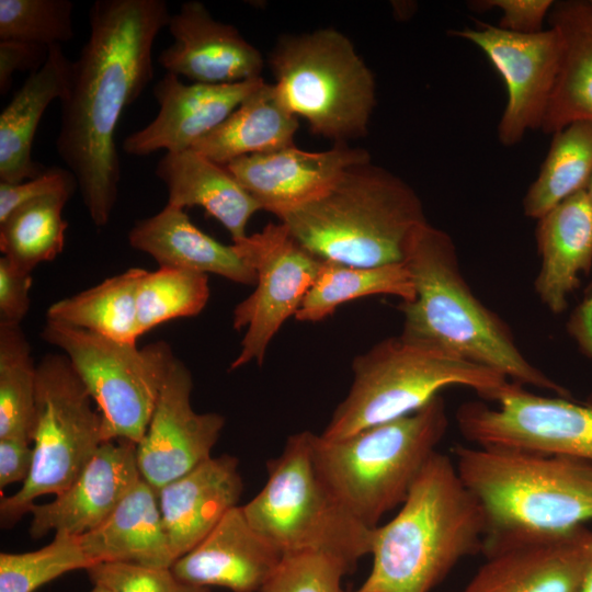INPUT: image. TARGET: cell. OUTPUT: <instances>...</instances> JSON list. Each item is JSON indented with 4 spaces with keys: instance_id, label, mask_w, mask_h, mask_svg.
Segmentation results:
<instances>
[{
    "instance_id": "3",
    "label": "cell",
    "mask_w": 592,
    "mask_h": 592,
    "mask_svg": "<svg viewBox=\"0 0 592 592\" xmlns=\"http://www.w3.org/2000/svg\"><path fill=\"white\" fill-rule=\"evenodd\" d=\"M403 262L415 297L399 305L403 315L401 338L493 369L510 382L568 396L525 358L506 323L474 295L460 273L447 232L429 223L420 226Z\"/></svg>"
},
{
    "instance_id": "9",
    "label": "cell",
    "mask_w": 592,
    "mask_h": 592,
    "mask_svg": "<svg viewBox=\"0 0 592 592\" xmlns=\"http://www.w3.org/2000/svg\"><path fill=\"white\" fill-rule=\"evenodd\" d=\"M276 90L312 134L334 144L364 137L376 104L371 69L352 42L327 27L285 35L270 55Z\"/></svg>"
},
{
    "instance_id": "38",
    "label": "cell",
    "mask_w": 592,
    "mask_h": 592,
    "mask_svg": "<svg viewBox=\"0 0 592 592\" xmlns=\"http://www.w3.org/2000/svg\"><path fill=\"white\" fill-rule=\"evenodd\" d=\"M350 569L327 555H286L260 592H342V578Z\"/></svg>"
},
{
    "instance_id": "32",
    "label": "cell",
    "mask_w": 592,
    "mask_h": 592,
    "mask_svg": "<svg viewBox=\"0 0 592 592\" xmlns=\"http://www.w3.org/2000/svg\"><path fill=\"white\" fill-rule=\"evenodd\" d=\"M553 136L539 173L523 200L525 216L537 220L583 191L592 174V122L571 123Z\"/></svg>"
},
{
    "instance_id": "19",
    "label": "cell",
    "mask_w": 592,
    "mask_h": 592,
    "mask_svg": "<svg viewBox=\"0 0 592 592\" xmlns=\"http://www.w3.org/2000/svg\"><path fill=\"white\" fill-rule=\"evenodd\" d=\"M136 444L104 441L76 480L47 503H34L30 535L81 536L101 525L140 479Z\"/></svg>"
},
{
    "instance_id": "8",
    "label": "cell",
    "mask_w": 592,
    "mask_h": 592,
    "mask_svg": "<svg viewBox=\"0 0 592 592\" xmlns=\"http://www.w3.org/2000/svg\"><path fill=\"white\" fill-rule=\"evenodd\" d=\"M311 432L288 436L278 457L267 463V479L241 506L250 525L283 556L314 553L350 570L371 554L373 530L334 497L311 455Z\"/></svg>"
},
{
    "instance_id": "15",
    "label": "cell",
    "mask_w": 592,
    "mask_h": 592,
    "mask_svg": "<svg viewBox=\"0 0 592 592\" xmlns=\"http://www.w3.org/2000/svg\"><path fill=\"white\" fill-rule=\"evenodd\" d=\"M453 34L477 45L504 81L508 99L498 125L500 143L514 146L526 132L540 129L560 68L558 31L551 26L521 34L479 24Z\"/></svg>"
},
{
    "instance_id": "34",
    "label": "cell",
    "mask_w": 592,
    "mask_h": 592,
    "mask_svg": "<svg viewBox=\"0 0 592 592\" xmlns=\"http://www.w3.org/2000/svg\"><path fill=\"white\" fill-rule=\"evenodd\" d=\"M37 364L21 326L0 323V439L32 443Z\"/></svg>"
},
{
    "instance_id": "17",
    "label": "cell",
    "mask_w": 592,
    "mask_h": 592,
    "mask_svg": "<svg viewBox=\"0 0 592 592\" xmlns=\"http://www.w3.org/2000/svg\"><path fill=\"white\" fill-rule=\"evenodd\" d=\"M368 161L367 150L338 143L323 151H306L294 145L243 156L226 168L261 209L280 218L323 195L348 168Z\"/></svg>"
},
{
    "instance_id": "20",
    "label": "cell",
    "mask_w": 592,
    "mask_h": 592,
    "mask_svg": "<svg viewBox=\"0 0 592 592\" xmlns=\"http://www.w3.org/2000/svg\"><path fill=\"white\" fill-rule=\"evenodd\" d=\"M167 27L174 42L158 56L167 72L207 84L261 77V53L234 25L215 20L202 2L182 3Z\"/></svg>"
},
{
    "instance_id": "45",
    "label": "cell",
    "mask_w": 592,
    "mask_h": 592,
    "mask_svg": "<svg viewBox=\"0 0 592 592\" xmlns=\"http://www.w3.org/2000/svg\"><path fill=\"white\" fill-rule=\"evenodd\" d=\"M569 329L585 353L592 356V296L578 308Z\"/></svg>"
},
{
    "instance_id": "21",
    "label": "cell",
    "mask_w": 592,
    "mask_h": 592,
    "mask_svg": "<svg viewBox=\"0 0 592 592\" xmlns=\"http://www.w3.org/2000/svg\"><path fill=\"white\" fill-rule=\"evenodd\" d=\"M283 557L250 525L241 506L237 505L198 545L178 558L171 570L181 581L193 585L260 592Z\"/></svg>"
},
{
    "instance_id": "48",
    "label": "cell",
    "mask_w": 592,
    "mask_h": 592,
    "mask_svg": "<svg viewBox=\"0 0 592 592\" xmlns=\"http://www.w3.org/2000/svg\"><path fill=\"white\" fill-rule=\"evenodd\" d=\"M90 592H107V591L100 585L93 584V588L91 589Z\"/></svg>"
},
{
    "instance_id": "31",
    "label": "cell",
    "mask_w": 592,
    "mask_h": 592,
    "mask_svg": "<svg viewBox=\"0 0 592 592\" xmlns=\"http://www.w3.org/2000/svg\"><path fill=\"white\" fill-rule=\"evenodd\" d=\"M375 295L396 296L401 301L414 299V284L405 262L363 267L322 261L294 317L303 322H317L346 301Z\"/></svg>"
},
{
    "instance_id": "46",
    "label": "cell",
    "mask_w": 592,
    "mask_h": 592,
    "mask_svg": "<svg viewBox=\"0 0 592 592\" xmlns=\"http://www.w3.org/2000/svg\"><path fill=\"white\" fill-rule=\"evenodd\" d=\"M579 592H592V568L588 572Z\"/></svg>"
},
{
    "instance_id": "1",
    "label": "cell",
    "mask_w": 592,
    "mask_h": 592,
    "mask_svg": "<svg viewBox=\"0 0 592 592\" xmlns=\"http://www.w3.org/2000/svg\"><path fill=\"white\" fill-rule=\"evenodd\" d=\"M170 18L164 0H96L90 8V34L60 101L56 150L96 227L109 223L118 195L115 129L153 78V43Z\"/></svg>"
},
{
    "instance_id": "22",
    "label": "cell",
    "mask_w": 592,
    "mask_h": 592,
    "mask_svg": "<svg viewBox=\"0 0 592 592\" xmlns=\"http://www.w3.org/2000/svg\"><path fill=\"white\" fill-rule=\"evenodd\" d=\"M243 491L238 459L210 457L157 490L162 523L175 560L198 545Z\"/></svg>"
},
{
    "instance_id": "37",
    "label": "cell",
    "mask_w": 592,
    "mask_h": 592,
    "mask_svg": "<svg viewBox=\"0 0 592 592\" xmlns=\"http://www.w3.org/2000/svg\"><path fill=\"white\" fill-rule=\"evenodd\" d=\"M70 0H0V41L43 46L73 37Z\"/></svg>"
},
{
    "instance_id": "18",
    "label": "cell",
    "mask_w": 592,
    "mask_h": 592,
    "mask_svg": "<svg viewBox=\"0 0 592 592\" xmlns=\"http://www.w3.org/2000/svg\"><path fill=\"white\" fill-rule=\"evenodd\" d=\"M263 78L235 83H183L167 72L153 86L159 105L157 116L123 140V150L133 156H148L158 150H189L202 137L219 126L252 92Z\"/></svg>"
},
{
    "instance_id": "43",
    "label": "cell",
    "mask_w": 592,
    "mask_h": 592,
    "mask_svg": "<svg viewBox=\"0 0 592 592\" xmlns=\"http://www.w3.org/2000/svg\"><path fill=\"white\" fill-rule=\"evenodd\" d=\"M49 47L18 42L0 41V94L11 88L15 71L39 69L47 59Z\"/></svg>"
},
{
    "instance_id": "41",
    "label": "cell",
    "mask_w": 592,
    "mask_h": 592,
    "mask_svg": "<svg viewBox=\"0 0 592 592\" xmlns=\"http://www.w3.org/2000/svg\"><path fill=\"white\" fill-rule=\"evenodd\" d=\"M32 283L31 272L0 258V323L21 326L31 306Z\"/></svg>"
},
{
    "instance_id": "30",
    "label": "cell",
    "mask_w": 592,
    "mask_h": 592,
    "mask_svg": "<svg viewBox=\"0 0 592 592\" xmlns=\"http://www.w3.org/2000/svg\"><path fill=\"white\" fill-rule=\"evenodd\" d=\"M145 269L130 267L52 304L46 320L137 344V289Z\"/></svg>"
},
{
    "instance_id": "36",
    "label": "cell",
    "mask_w": 592,
    "mask_h": 592,
    "mask_svg": "<svg viewBox=\"0 0 592 592\" xmlns=\"http://www.w3.org/2000/svg\"><path fill=\"white\" fill-rule=\"evenodd\" d=\"M91 566L78 536L55 533L37 550L0 554V592H34L67 572Z\"/></svg>"
},
{
    "instance_id": "39",
    "label": "cell",
    "mask_w": 592,
    "mask_h": 592,
    "mask_svg": "<svg viewBox=\"0 0 592 592\" xmlns=\"http://www.w3.org/2000/svg\"><path fill=\"white\" fill-rule=\"evenodd\" d=\"M87 571L92 583L107 592H210L209 588L181 581L171 568L101 562Z\"/></svg>"
},
{
    "instance_id": "14",
    "label": "cell",
    "mask_w": 592,
    "mask_h": 592,
    "mask_svg": "<svg viewBox=\"0 0 592 592\" xmlns=\"http://www.w3.org/2000/svg\"><path fill=\"white\" fill-rule=\"evenodd\" d=\"M481 551L463 592H579L592 568V530L489 531Z\"/></svg>"
},
{
    "instance_id": "33",
    "label": "cell",
    "mask_w": 592,
    "mask_h": 592,
    "mask_svg": "<svg viewBox=\"0 0 592 592\" xmlns=\"http://www.w3.org/2000/svg\"><path fill=\"white\" fill-rule=\"evenodd\" d=\"M71 193L30 201L0 221V250L16 266L33 270L53 261L64 249L68 223L62 209Z\"/></svg>"
},
{
    "instance_id": "23",
    "label": "cell",
    "mask_w": 592,
    "mask_h": 592,
    "mask_svg": "<svg viewBox=\"0 0 592 592\" xmlns=\"http://www.w3.org/2000/svg\"><path fill=\"white\" fill-rule=\"evenodd\" d=\"M127 239L159 267L216 274L251 286L257 283L255 271L236 246H226L202 231L182 208L167 204L159 213L137 220Z\"/></svg>"
},
{
    "instance_id": "13",
    "label": "cell",
    "mask_w": 592,
    "mask_h": 592,
    "mask_svg": "<svg viewBox=\"0 0 592 592\" xmlns=\"http://www.w3.org/2000/svg\"><path fill=\"white\" fill-rule=\"evenodd\" d=\"M497 407L463 403L456 413L464 437L476 446L560 455L592 464V408L533 394L509 382Z\"/></svg>"
},
{
    "instance_id": "11",
    "label": "cell",
    "mask_w": 592,
    "mask_h": 592,
    "mask_svg": "<svg viewBox=\"0 0 592 592\" xmlns=\"http://www.w3.org/2000/svg\"><path fill=\"white\" fill-rule=\"evenodd\" d=\"M42 339L58 348L86 386L102 418L104 441L137 444L177 358L166 341L146 346L46 320Z\"/></svg>"
},
{
    "instance_id": "7",
    "label": "cell",
    "mask_w": 592,
    "mask_h": 592,
    "mask_svg": "<svg viewBox=\"0 0 592 592\" xmlns=\"http://www.w3.org/2000/svg\"><path fill=\"white\" fill-rule=\"evenodd\" d=\"M353 380L320 434L339 440L413 413L449 386H465L494 401L510 382L501 374L443 350L392 337L352 362Z\"/></svg>"
},
{
    "instance_id": "40",
    "label": "cell",
    "mask_w": 592,
    "mask_h": 592,
    "mask_svg": "<svg viewBox=\"0 0 592 592\" xmlns=\"http://www.w3.org/2000/svg\"><path fill=\"white\" fill-rule=\"evenodd\" d=\"M77 187L75 175L60 167L46 168L38 177L18 184L0 182V221L22 204L56 193L72 194Z\"/></svg>"
},
{
    "instance_id": "29",
    "label": "cell",
    "mask_w": 592,
    "mask_h": 592,
    "mask_svg": "<svg viewBox=\"0 0 592 592\" xmlns=\"http://www.w3.org/2000/svg\"><path fill=\"white\" fill-rule=\"evenodd\" d=\"M298 117L283 103L275 84L265 81L219 126L191 149L216 163L294 146Z\"/></svg>"
},
{
    "instance_id": "28",
    "label": "cell",
    "mask_w": 592,
    "mask_h": 592,
    "mask_svg": "<svg viewBox=\"0 0 592 592\" xmlns=\"http://www.w3.org/2000/svg\"><path fill=\"white\" fill-rule=\"evenodd\" d=\"M549 14L562 52L540 129L555 134L571 123L592 122V7L563 1L554 4Z\"/></svg>"
},
{
    "instance_id": "16",
    "label": "cell",
    "mask_w": 592,
    "mask_h": 592,
    "mask_svg": "<svg viewBox=\"0 0 592 592\" xmlns=\"http://www.w3.org/2000/svg\"><path fill=\"white\" fill-rule=\"evenodd\" d=\"M192 374L174 360L148 428L136 444L140 477L156 490L184 476L212 457L225 425L216 412H196L191 403Z\"/></svg>"
},
{
    "instance_id": "10",
    "label": "cell",
    "mask_w": 592,
    "mask_h": 592,
    "mask_svg": "<svg viewBox=\"0 0 592 592\" xmlns=\"http://www.w3.org/2000/svg\"><path fill=\"white\" fill-rule=\"evenodd\" d=\"M66 355L49 353L37 364L33 465L13 494L1 498L0 523H18L42 496L64 492L104 442L102 418Z\"/></svg>"
},
{
    "instance_id": "25",
    "label": "cell",
    "mask_w": 592,
    "mask_h": 592,
    "mask_svg": "<svg viewBox=\"0 0 592 592\" xmlns=\"http://www.w3.org/2000/svg\"><path fill=\"white\" fill-rule=\"evenodd\" d=\"M72 72L60 44L49 46L44 65L30 73L0 115V182L18 184L46 168L32 158L35 132L46 107L67 95Z\"/></svg>"
},
{
    "instance_id": "2",
    "label": "cell",
    "mask_w": 592,
    "mask_h": 592,
    "mask_svg": "<svg viewBox=\"0 0 592 592\" xmlns=\"http://www.w3.org/2000/svg\"><path fill=\"white\" fill-rule=\"evenodd\" d=\"M488 531L483 505L436 451L398 513L374 527L372 568L353 592H430L460 559L482 550Z\"/></svg>"
},
{
    "instance_id": "12",
    "label": "cell",
    "mask_w": 592,
    "mask_h": 592,
    "mask_svg": "<svg viewBox=\"0 0 592 592\" xmlns=\"http://www.w3.org/2000/svg\"><path fill=\"white\" fill-rule=\"evenodd\" d=\"M234 244L255 271L257 283L232 311V327L246 332L230 369L252 361L263 363L272 339L295 316L322 263L281 221L270 223Z\"/></svg>"
},
{
    "instance_id": "49",
    "label": "cell",
    "mask_w": 592,
    "mask_h": 592,
    "mask_svg": "<svg viewBox=\"0 0 592 592\" xmlns=\"http://www.w3.org/2000/svg\"><path fill=\"white\" fill-rule=\"evenodd\" d=\"M590 4H591V7H592V1H590Z\"/></svg>"
},
{
    "instance_id": "44",
    "label": "cell",
    "mask_w": 592,
    "mask_h": 592,
    "mask_svg": "<svg viewBox=\"0 0 592 592\" xmlns=\"http://www.w3.org/2000/svg\"><path fill=\"white\" fill-rule=\"evenodd\" d=\"M32 443L20 439H0V488L24 482L32 469Z\"/></svg>"
},
{
    "instance_id": "6",
    "label": "cell",
    "mask_w": 592,
    "mask_h": 592,
    "mask_svg": "<svg viewBox=\"0 0 592 592\" xmlns=\"http://www.w3.org/2000/svg\"><path fill=\"white\" fill-rule=\"evenodd\" d=\"M457 471L489 531H568L592 520V464L505 447L454 448ZM488 531V532H489Z\"/></svg>"
},
{
    "instance_id": "35",
    "label": "cell",
    "mask_w": 592,
    "mask_h": 592,
    "mask_svg": "<svg viewBox=\"0 0 592 592\" xmlns=\"http://www.w3.org/2000/svg\"><path fill=\"white\" fill-rule=\"evenodd\" d=\"M206 274L159 267L145 271L137 289V323L140 337L167 321L197 316L207 305Z\"/></svg>"
},
{
    "instance_id": "42",
    "label": "cell",
    "mask_w": 592,
    "mask_h": 592,
    "mask_svg": "<svg viewBox=\"0 0 592 592\" xmlns=\"http://www.w3.org/2000/svg\"><path fill=\"white\" fill-rule=\"evenodd\" d=\"M480 10L499 8L502 18L499 27L521 34H532L543 31L545 16L551 10V0H487L474 2Z\"/></svg>"
},
{
    "instance_id": "26",
    "label": "cell",
    "mask_w": 592,
    "mask_h": 592,
    "mask_svg": "<svg viewBox=\"0 0 592 592\" xmlns=\"http://www.w3.org/2000/svg\"><path fill=\"white\" fill-rule=\"evenodd\" d=\"M78 538L93 565L127 562L171 568L175 561L162 523L157 490L143 478L101 525Z\"/></svg>"
},
{
    "instance_id": "47",
    "label": "cell",
    "mask_w": 592,
    "mask_h": 592,
    "mask_svg": "<svg viewBox=\"0 0 592 592\" xmlns=\"http://www.w3.org/2000/svg\"><path fill=\"white\" fill-rule=\"evenodd\" d=\"M584 192H585L589 201L592 204V174H591V178H590V180H589V182H588V184H587V186L584 189Z\"/></svg>"
},
{
    "instance_id": "27",
    "label": "cell",
    "mask_w": 592,
    "mask_h": 592,
    "mask_svg": "<svg viewBox=\"0 0 592 592\" xmlns=\"http://www.w3.org/2000/svg\"><path fill=\"white\" fill-rule=\"evenodd\" d=\"M156 175L168 190V203L174 207L200 206L230 234L232 242L246 238L250 218L261 210L226 166L189 149L166 152L157 163Z\"/></svg>"
},
{
    "instance_id": "24",
    "label": "cell",
    "mask_w": 592,
    "mask_h": 592,
    "mask_svg": "<svg viewBox=\"0 0 592 592\" xmlns=\"http://www.w3.org/2000/svg\"><path fill=\"white\" fill-rule=\"evenodd\" d=\"M540 267L535 291L554 314L567 307V297L592 266V204L584 190L538 219L536 229Z\"/></svg>"
},
{
    "instance_id": "4",
    "label": "cell",
    "mask_w": 592,
    "mask_h": 592,
    "mask_svg": "<svg viewBox=\"0 0 592 592\" xmlns=\"http://www.w3.org/2000/svg\"><path fill=\"white\" fill-rule=\"evenodd\" d=\"M278 219L320 260L363 267L402 263L428 223L414 190L371 161L348 168L323 195Z\"/></svg>"
},
{
    "instance_id": "5",
    "label": "cell",
    "mask_w": 592,
    "mask_h": 592,
    "mask_svg": "<svg viewBox=\"0 0 592 592\" xmlns=\"http://www.w3.org/2000/svg\"><path fill=\"white\" fill-rule=\"evenodd\" d=\"M448 418L439 395L413 413L339 440L311 432L315 467L334 497L366 526L406 500L436 452Z\"/></svg>"
}]
</instances>
